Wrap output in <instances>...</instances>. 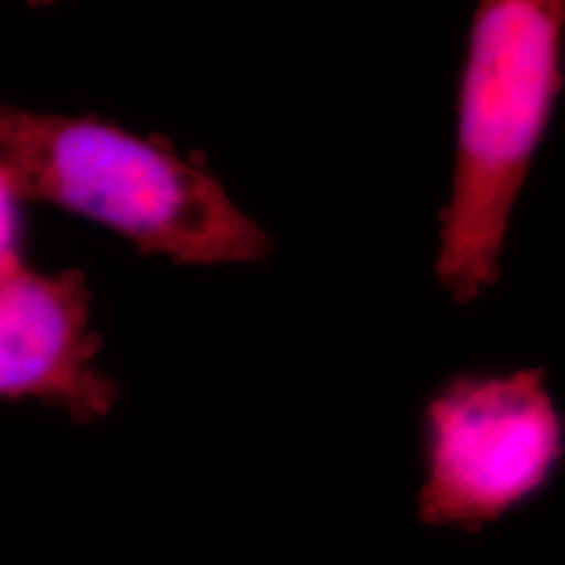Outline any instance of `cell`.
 Masks as SVG:
<instances>
[{
	"mask_svg": "<svg viewBox=\"0 0 565 565\" xmlns=\"http://www.w3.org/2000/svg\"><path fill=\"white\" fill-rule=\"evenodd\" d=\"M0 175L17 200L55 204L179 265L259 263L273 249L207 162L95 116L0 105Z\"/></svg>",
	"mask_w": 565,
	"mask_h": 565,
	"instance_id": "6da1fadb",
	"label": "cell"
},
{
	"mask_svg": "<svg viewBox=\"0 0 565 565\" xmlns=\"http://www.w3.org/2000/svg\"><path fill=\"white\" fill-rule=\"evenodd\" d=\"M565 6L487 0L471 17L435 278L458 303L500 278L511 212L563 89Z\"/></svg>",
	"mask_w": 565,
	"mask_h": 565,
	"instance_id": "7a4b0ae2",
	"label": "cell"
},
{
	"mask_svg": "<svg viewBox=\"0 0 565 565\" xmlns=\"http://www.w3.org/2000/svg\"><path fill=\"white\" fill-rule=\"evenodd\" d=\"M545 370L461 374L429 401L419 521L479 532L536 498L563 458Z\"/></svg>",
	"mask_w": 565,
	"mask_h": 565,
	"instance_id": "3957f363",
	"label": "cell"
},
{
	"mask_svg": "<svg viewBox=\"0 0 565 565\" xmlns=\"http://www.w3.org/2000/svg\"><path fill=\"white\" fill-rule=\"evenodd\" d=\"M92 291L79 270L26 265L0 278V398H40L89 424L113 412L118 385L97 370Z\"/></svg>",
	"mask_w": 565,
	"mask_h": 565,
	"instance_id": "277c9868",
	"label": "cell"
},
{
	"mask_svg": "<svg viewBox=\"0 0 565 565\" xmlns=\"http://www.w3.org/2000/svg\"><path fill=\"white\" fill-rule=\"evenodd\" d=\"M17 194L0 175V278L17 270L21 263L19 254V210Z\"/></svg>",
	"mask_w": 565,
	"mask_h": 565,
	"instance_id": "5b68a950",
	"label": "cell"
}]
</instances>
